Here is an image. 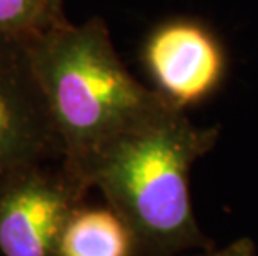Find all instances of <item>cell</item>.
I'll use <instances>...</instances> for the list:
<instances>
[{
  "label": "cell",
  "instance_id": "9c48e42d",
  "mask_svg": "<svg viewBox=\"0 0 258 256\" xmlns=\"http://www.w3.org/2000/svg\"><path fill=\"white\" fill-rule=\"evenodd\" d=\"M48 5H50L52 14L55 15L57 19H65L62 12V0H48Z\"/></svg>",
  "mask_w": 258,
  "mask_h": 256
},
{
  "label": "cell",
  "instance_id": "277c9868",
  "mask_svg": "<svg viewBox=\"0 0 258 256\" xmlns=\"http://www.w3.org/2000/svg\"><path fill=\"white\" fill-rule=\"evenodd\" d=\"M62 160V146L27 40L0 37V177Z\"/></svg>",
  "mask_w": 258,
  "mask_h": 256
},
{
  "label": "cell",
  "instance_id": "8992f818",
  "mask_svg": "<svg viewBox=\"0 0 258 256\" xmlns=\"http://www.w3.org/2000/svg\"><path fill=\"white\" fill-rule=\"evenodd\" d=\"M60 256H137L128 226L108 205H79L65 223Z\"/></svg>",
  "mask_w": 258,
  "mask_h": 256
},
{
  "label": "cell",
  "instance_id": "6da1fadb",
  "mask_svg": "<svg viewBox=\"0 0 258 256\" xmlns=\"http://www.w3.org/2000/svg\"><path fill=\"white\" fill-rule=\"evenodd\" d=\"M220 138L172 102L108 143L85 182L128 226L137 256H180L213 248L197 221L190 193L195 161Z\"/></svg>",
  "mask_w": 258,
  "mask_h": 256
},
{
  "label": "cell",
  "instance_id": "3957f363",
  "mask_svg": "<svg viewBox=\"0 0 258 256\" xmlns=\"http://www.w3.org/2000/svg\"><path fill=\"white\" fill-rule=\"evenodd\" d=\"M89 190L62 160L0 177V256H60L65 223Z\"/></svg>",
  "mask_w": 258,
  "mask_h": 256
},
{
  "label": "cell",
  "instance_id": "ba28073f",
  "mask_svg": "<svg viewBox=\"0 0 258 256\" xmlns=\"http://www.w3.org/2000/svg\"><path fill=\"white\" fill-rule=\"evenodd\" d=\"M194 256H258V249L255 241L250 236H241L227 243L222 248L202 249L199 254Z\"/></svg>",
  "mask_w": 258,
  "mask_h": 256
},
{
  "label": "cell",
  "instance_id": "5b68a950",
  "mask_svg": "<svg viewBox=\"0 0 258 256\" xmlns=\"http://www.w3.org/2000/svg\"><path fill=\"white\" fill-rule=\"evenodd\" d=\"M144 62L155 90L180 108L195 105L220 87L225 53L217 37L194 20H173L152 32Z\"/></svg>",
  "mask_w": 258,
  "mask_h": 256
},
{
  "label": "cell",
  "instance_id": "7a4b0ae2",
  "mask_svg": "<svg viewBox=\"0 0 258 256\" xmlns=\"http://www.w3.org/2000/svg\"><path fill=\"white\" fill-rule=\"evenodd\" d=\"M27 48L62 161L85 185L87 168L108 143L170 103L130 73L100 17L84 24L55 22L27 39Z\"/></svg>",
  "mask_w": 258,
  "mask_h": 256
},
{
  "label": "cell",
  "instance_id": "52a82bcc",
  "mask_svg": "<svg viewBox=\"0 0 258 256\" xmlns=\"http://www.w3.org/2000/svg\"><path fill=\"white\" fill-rule=\"evenodd\" d=\"M60 20L48 0H0V37L27 40Z\"/></svg>",
  "mask_w": 258,
  "mask_h": 256
}]
</instances>
